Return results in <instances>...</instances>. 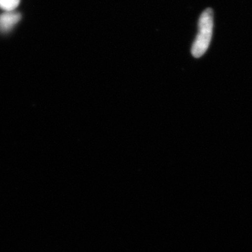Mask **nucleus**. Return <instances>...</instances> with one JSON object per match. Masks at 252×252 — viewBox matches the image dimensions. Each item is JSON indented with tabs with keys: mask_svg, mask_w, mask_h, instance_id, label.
<instances>
[{
	"mask_svg": "<svg viewBox=\"0 0 252 252\" xmlns=\"http://www.w3.org/2000/svg\"><path fill=\"white\" fill-rule=\"evenodd\" d=\"M21 18V15L16 11H5L0 14V32L7 33L14 28Z\"/></svg>",
	"mask_w": 252,
	"mask_h": 252,
	"instance_id": "f03ea898",
	"label": "nucleus"
},
{
	"mask_svg": "<svg viewBox=\"0 0 252 252\" xmlns=\"http://www.w3.org/2000/svg\"><path fill=\"white\" fill-rule=\"evenodd\" d=\"M21 0H0V9L5 11H13L17 8Z\"/></svg>",
	"mask_w": 252,
	"mask_h": 252,
	"instance_id": "7ed1b4c3",
	"label": "nucleus"
},
{
	"mask_svg": "<svg viewBox=\"0 0 252 252\" xmlns=\"http://www.w3.org/2000/svg\"><path fill=\"white\" fill-rule=\"evenodd\" d=\"M213 26V11L208 8L203 11L199 18L198 35L191 49L194 57H201L206 52L211 42Z\"/></svg>",
	"mask_w": 252,
	"mask_h": 252,
	"instance_id": "f257e3e1",
	"label": "nucleus"
}]
</instances>
